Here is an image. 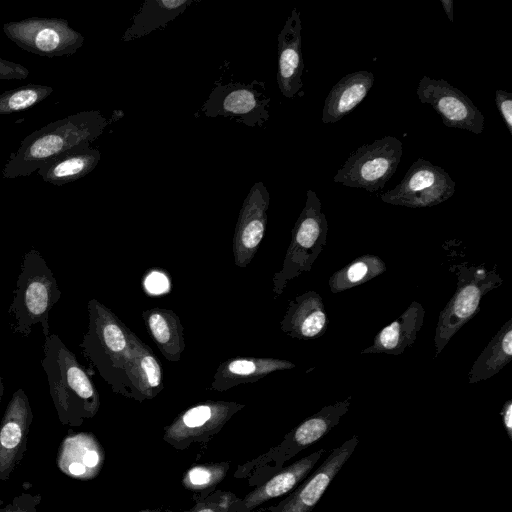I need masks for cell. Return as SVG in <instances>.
Masks as SVG:
<instances>
[{
  "label": "cell",
  "mask_w": 512,
  "mask_h": 512,
  "mask_svg": "<svg viewBox=\"0 0 512 512\" xmlns=\"http://www.w3.org/2000/svg\"><path fill=\"white\" fill-rule=\"evenodd\" d=\"M88 328L82 354L113 392L132 399L139 337L96 299L87 304Z\"/></svg>",
  "instance_id": "obj_1"
},
{
  "label": "cell",
  "mask_w": 512,
  "mask_h": 512,
  "mask_svg": "<svg viewBox=\"0 0 512 512\" xmlns=\"http://www.w3.org/2000/svg\"><path fill=\"white\" fill-rule=\"evenodd\" d=\"M109 121L100 111L89 110L53 121L27 135L6 161L5 179L27 177L44 163L74 146L92 143L102 135Z\"/></svg>",
  "instance_id": "obj_2"
},
{
  "label": "cell",
  "mask_w": 512,
  "mask_h": 512,
  "mask_svg": "<svg viewBox=\"0 0 512 512\" xmlns=\"http://www.w3.org/2000/svg\"><path fill=\"white\" fill-rule=\"evenodd\" d=\"M41 366L59 421L77 427L93 418L100 408L99 393L88 373L57 334L43 345Z\"/></svg>",
  "instance_id": "obj_3"
},
{
  "label": "cell",
  "mask_w": 512,
  "mask_h": 512,
  "mask_svg": "<svg viewBox=\"0 0 512 512\" xmlns=\"http://www.w3.org/2000/svg\"><path fill=\"white\" fill-rule=\"evenodd\" d=\"M60 297L61 291L51 269L39 251L30 249L23 256L8 308L14 318L13 333L28 337L33 326L40 325L44 337H48L51 334L49 313Z\"/></svg>",
  "instance_id": "obj_4"
},
{
  "label": "cell",
  "mask_w": 512,
  "mask_h": 512,
  "mask_svg": "<svg viewBox=\"0 0 512 512\" xmlns=\"http://www.w3.org/2000/svg\"><path fill=\"white\" fill-rule=\"evenodd\" d=\"M352 396L342 401L326 405L318 412L306 418L291 431L275 447L257 458L239 465L234 476L247 478L250 486L255 487L302 450L325 437L348 412Z\"/></svg>",
  "instance_id": "obj_5"
},
{
  "label": "cell",
  "mask_w": 512,
  "mask_h": 512,
  "mask_svg": "<svg viewBox=\"0 0 512 512\" xmlns=\"http://www.w3.org/2000/svg\"><path fill=\"white\" fill-rule=\"evenodd\" d=\"M455 268L456 290L438 316L434 358L440 355L452 337L479 312L482 298L503 284L496 268L488 270L484 266L465 264Z\"/></svg>",
  "instance_id": "obj_6"
},
{
  "label": "cell",
  "mask_w": 512,
  "mask_h": 512,
  "mask_svg": "<svg viewBox=\"0 0 512 512\" xmlns=\"http://www.w3.org/2000/svg\"><path fill=\"white\" fill-rule=\"evenodd\" d=\"M328 221L313 190L306 193L304 207L291 232V241L281 269L273 276V293L281 295L288 282L312 269L327 243Z\"/></svg>",
  "instance_id": "obj_7"
},
{
  "label": "cell",
  "mask_w": 512,
  "mask_h": 512,
  "mask_svg": "<svg viewBox=\"0 0 512 512\" xmlns=\"http://www.w3.org/2000/svg\"><path fill=\"white\" fill-rule=\"evenodd\" d=\"M271 97L266 83H248L220 76L208 98L194 114L196 117H223L250 128H262L269 120Z\"/></svg>",
  "instance_id": "obj_8"
},
{
  "label": "cell",
  "mask_w": 512,
  "mask_h": 512,
  "mask_svg": "<svg viewBox=\"0 0 512 512\" xmlns=\"http://www.w3.org/2000/svg\"><path fill=\"white\" fill-rule=\"evenodd\" d=\"M402 153V142L398 138L384 136L356 149L333 180L347 187L377 192L396 172Z\"/></svg>",
  "instance_id": "obj_9"
},
{
  "label": "cell",
  "mask_w": 512,
  "mask_h": 512,
  "mask_svg": "<svg viewBox=\"0 0 512 512\" xmlns=\"http://www.w3.org/2000/svg\"><path fill=\"white\" fill-rule=\"evenodd\" d=\"M4 34L24 51L53 58L75 54L83 45V35L66 19L30 17L3 25Z\"/></svg>",
  "instance_id": "obj_10"
},
{
  "label": "cell",
  "mask_w": 512,
  "mask_h": 512,
  "mask_svg": "<svg viewBox=\"0 0 512 512\" xmlns=\"http://www.w3.org/2000/svg\"><path fill=\"white\" fill-rule=\"evenodd\" d=\"M456 183L440 166L418 158L393 189L383 193L384 203L408 208H428L450 199Z\"/></svg>",
  "instance_id": "obj_11"
},
{
  "label": "cell",
  "mask_w": 512,
  "mask_h": 512,
  "mask_svg": "<svg viewBox=\"0 0 512 512\" xmlns=\"http://www.w3.org/2000/svg\"><path fill=\"white\" fill-rule=\"evenodd\" d=\"M244 404L208 400L188 408L164 428L163 440L177 450L206 443L218 434Z\"/></svg>",
  "instance_id": "obj_12"
},
{
  "label": "cell",
  "mask_w": 512,
  "mask_h": 512,
  "mask_svg": "<svg viewBox=\"0 0 512 512\" xmlns=\"http://www.w3.org/2000/svg\"><path fill=\"white\" fill-rule=\"evenodd\" d=\"M416 95L422 104H429L449 128H458L474 134L484 129V115L470 98L444 79L423 76Z\"/></svg>",
  "instance_id": "obj_13"
},
{
  "label": "cell",
  "mask_w": 512,
  "mask_h": 512,
  "mask_svg": "<svg viewBox=\"0 0 512 512\" xmlns=\"http://www.w3.org/2000/svg\"><path fill=\"white\" fill-rule=\"evenodd\" d=\"M359 443L353 435L334 448L320 466L311 472L294 490L267 512H312L338 472L352 456Z\"/></svg>",
  "instance_id": "obj_14"
},
{
  "label": "cell",
  "mask_w": 512,
  "mask_h": 512,
  "mask_svg": "<svg viewBox=\"0 0 512 512\" xmlns=\"http://www.w3.org/2000/svg\"><path fill=\"white\" fill-rule=\"evenodd\" d=\"M33 421L29 399L22 388L17 389L0 422V480H9L27 449V438Z\"/></svg>",
  "instance_id": "obj_15"
},
{
  "label": "cell",
  "mask_w": 512,
  "mask_h": 512,
  "mask_svg": "<svg viewBox=\"0 0 512 512\" xmlns=\"http://www.w3.org/2000/svg\"><path fill=\"white\" fill-rule=\"evenodd\" d=\"M269 203L268 189L256 182L243 201L233 236L234 262L240 268L249 265L264 237Z\"/></svg>",
  "instance_id": "obj_16"
},
{
  "label": "cell",
  "mask_w": 512,
  "mask_h": 512,
  "mask_svg": "<svg viewBox=\"0 0 512 512\" xmlns=\"http://www.w3.org/2000/svg\"><path fill=\"white\" fill-rule=\"evenodd\" d=\"M276 80L281 94L296 97L303 88L302 22L300 12L293 8L277 36Z\"/></svg>",
  "instance_id": "obj_17"
},
{
  "label": "cell",
  "mask_w": 512,
  "mask_h": 512,
  "mask_svg": "<svg viewBox=\"0 0 512 512\" xmlns=\"http://www.w3.org/2000/svg\"><path fill=\"white\" fill-rule=\"evenodd\" d=\"M104 461L105 451L94 434L70 431L60 443L56 463L65 475L86 481L99 475Z\"/></svg>",
  "instance_id": "obj_18"
},
{
  "label": "cell",
  "mask_w": 512,
  "mask_h": 512,
  "mask_svg": "<svg viewBox=\"0 0 512 512\" xmlns=\"http://www.w3.org/2000/svg\"><path fill=\"white\" fill-rule=\"evenodd\" d=\"M325 452L321 448L272 474L239 499L236 512H251L271 499L290 493L312 472Z\"/></svg>",
  "instance_id": "obj_19"
},
{
  "label": "cell",
  "mask_w": 512,
  "mask_h": 512,
  "mask_svg": "<svg viewBox=\"0 0 512 512\" xmlns=\"http://www.w3.org/2000/svg\"><path fill=\"white\" fill-rule=\"evenodd\" d=\"M328 325L323 299L316 291H306L290 300L280 321L281 331L299 340L321 337Z\"/></svg>",
  "instance_id": "obj_20"
},
{
  "label": "cell",
  "mask_w": 512,
  "mask_h": 512,
  "mask_svg": "<svg viewBox=\"0 0 512 512\" xmlns=\"http://www.w3.org/2000/svg\"><path fill=\"white\" fill-rule=\"evenodd\" d=\"M425 319V309L419 302L412 301L408 308L389 325L382 328L373 338L370 346L361 354L385 353L393 356L401 355L404 350L414 344Z\"/></svg>",
  "instance_id": "obj_21"
},
{
  "label": "cell",
  "mask_w": 512,
  "mask_h": 512,
  "mask_svg": "<svg viewBox=\"0 0 512 512\" xmlns=\"http://www.w3.org/2000/svg\"><path fill=\"white\" fill-rule=\"evenodd\" d=\"M294 367L291 361L271 357L228 359L217 367L210 389L223 392L241 384L259 381L273 372Z\"/></svg>",
  "instance_id": "obj_22"
},
{
  "label": "cell",
  "mask_w": 512,
  "mask_h": 512,
  "mask_svg": "<svg viewBox=\"0 0 512 512\" xmlns=\"http://www.w3.org/2000/svg\"><path fill=\"white\" fill-rule=\"evenodd\" d=\"M374 74L366 70L343 76L329 91L322 110L323 123H336L354 110L374 84Z\"/></svg>",
  "instance_id": "obj_23"
},
{
  "label": "cell",
  "mask_w": 512,
  "mask_h": 512,
  "mask_svg": "<svg viewBox=\"0 0 512 512\" xmlns=\"http://www.w3.org/2000/svg\"><path fill=\"white\" fill-rule=\"evenodd\" d=\"M100 158L98 149L83 143L44 163L37 173L45 182L62 186L89 174L96 168Z\"/></svg>",
  "instance_id": "obj_24"
},
{
  "label": "cell",
  "mask_w": 512,
  "mask_h": 512,
  "mask_svg": "<svg viewBox=\"0 0 512 512\" xmlns=\"http://www.w3.org/2000/svg\"><path fill=\"white\" fill-rule=\"evenodd\" d=\"M142 318L161 354L170 362H178L186 347L179 316L171 309L154 307L144 310Z\"/></svg>",
  "instance_id": "obj_25"
},
{
  "label": "cell",
  "mask_w": 512,
  "mask_h": 512,
  "mask_svg": "<svg viewBox=\"0 0 512 512\" xmlns=\"http://www.w3.org/2000/svg\"><path fill=\"white\" fill-rule=\"evenodd\" d=\"M194 0H146L134 13L122 41L128 42L164 29L180 16Z\"/></svg>",
  "instance_id": "obj_26"
},
{
  "label": "cell",
  "mask_w": 512,
  "mask_h": 512,
  "mask_svg": "<svg viewBox=\"0 0 512 512\" xmlns=\"http://www.w3.org/2000/svg\"><path fill=\"white\" fill-rule=\"evenodd\" d=\"M512 360V318H509L472 364L468 382L474 384L499 373Z\"/></svg>",
  "instance_id": "obj_27"
},
{
  "label": "cell",
  "mask_w": 512,
  "mask_h": 512,
  "mask_svg": "<svg viewBox=\"0 0 512 512\" xmlns=\"http://www.w3.org/2000/svg\"><path fill=\"white\" fill-rule=\"evenodd\" d=\"M163 389L162 369L152 349L141 339L137 345L132 399L149 400Z\"/></svg>",
  "instance_id": "obj_28"
},
{
  "label": "cell",
  "mask_w": 512,
  "mask_h": 512,
  "mask_svg": "<svg viewBox=\"0 0 512 512\" xmlns=\"http://www.w3.org/2000/svg\"><path fill=\"white\" fill-rule=\"evenodd\" d=\"M386 271L385 262L377 255L363 254L335 271L328 280L332 293H340L381 275Z\"/></svg>",
  "instance_id": "obj_29"
},
{
  "label": "cell",
  "mask_w": 512,
  "mask_h": 512,
  "mask_svg": "<svg viewBox=\"0 0 512 512\" xmlns=\"http://www.w3.org/2000/svg\"><path fill=\"white\" fill-rule=\"evenodd\" d=\"M229 468V462L196 464L183 474L182 486L197 493L198 496L208 495L225 479Z\"/></svg>",
  "instance_id": "obj_30"
},
{
  "label": "cell",
  "mask_w": 512,
  "mask_h": 512,
  "mask_svg": "<svg viewBox=\"0 0 512 512\" xmlns=\"http://www.w3.org/2000/svg\"><path fill=\"white\" fill-rule=\"evenodd\" d=\"M54 91L46 85L27 84L0 94V115H8L35 106Z\"/></svg>",
  "instance_id": "obj_31"
},
{
  "label": "cell",
  "mask_w": 512,
  "mask_h": 512,
  "mask_svg": "<svg viewBox=\"0 0 512 512\" xmlns=\"http://www.w3.org/2000/svg\"><path fill=\"white\" fill-rule=\"evenodd\" d=\"M240 497L229 491L216 489L205 496H198L195 504L183 512H236Z\"/></svg>",
  "instance_id": "obj_32"
},
{
  "label": "cell",
  "mask_w": 512,
  "mask_h": 512,
  "mask_svg": "<svg viewBox=\"0 0 512 512\" xmlns=\"http://www.w3.org/2000/svg\"><path fill=\"white\" fill-rule=\"evenodd\" d=\"M41 500L40 494L21 493L11 502L0 500V512H39Z\"/></svg>",
  "instance_id": "obj_33"
},
{
  "label": "cell",
  "mask_w": 512,
  "mask_h": 512,
  "mask_svg": "<svg viewBox=\"0 0 512 512\" xmlns=\"http://www.w3.org/2000/svg\"><path fill=\"white\" fill-rule=\"evenodd\" d=\"M495 103L509 133L512 135V94L505 90H496Z\"/></svg>",
  "instance_id": "obj_34"
},
{
  "label": "cell",
  "mask_w": 512,
  "mask_h": 512,
  "mask_svg": "<svg viewBox=\"0 0 512 512\" xmlns=\"http://www.w3.org/2000/svg\"><path fill=\"white\" fill-rule=\"evenodd\" d=\"M29 73L23 65L0 58V80H22Z\"/></svg>",
  "instance_id": "obj_35"
},
{
  "label": "cell",
  "mask_w": 512,
  "mask_h": 512,
  "mask_svg": "<svg viewBox=\"0 0 512 512\" xmlns=\"http://www.w3.org/2000/svg\"><path fill=\"white\" fill-rule=\"evenodd\" d=\"M145 287L150 293L160 294L167 290L168 280L164 274L153 271L146 277Z\"/></svg>",
  "instance_id": "obj_36"
},
{
  "label": "cell",
  "mask_w": 512,
  "mask_h": 512,
  "mask_svg": "<svg viewBox=\"0 0 512 512\" xmlns=\"http://www.w3.org/2000/svg\"><path fill=\"white\" fill-rule=\"evenodd\" d=\"M500 416L502 420L503 427L506 431L508 438L512 441V400L508 399L504 402Z\"/></svg>",
  "instance_id": "obj_37"
},
{
  "label": "cell",
  "mask_w": 512,
  "mask_h": 512,
  "mask_svg": "<svg viewBox=\"0 0 512 512\" xmlns=\"http://www.w3.org/2000/svg\"><path fill=\"white\" fill-rule=\"evenodd\" d=\"M440 3L442 5L443 10H444L446 16L448 17L449 21L453 22V16H454L453 1L452 0H441Z\"/></svg>",
  "instance_id": "obj_38"
},
{
  "label": "cell",
  "mask_w": 512,
  "mask_h": 512,
  "mask_svg": "<svg viewBox=\"0 0 512 512\" xmlns=\"http://www.w3.org/2000/svg\"><path fill=\"white\" fill-rule=\"evenodd\" d=\"M138 512H174L169 509L156 508V509H143Z\"/></svg>",
  "instance_id": "obj_39"
},
{
  "label": "cell",
  "mask_w": 512,
  "mask_h": 512,
  "mask_svg": "<svg viewBox=\"0 0 512 512\" xmlns=\"http://www.w3.org/2000/svg\"><path fill=\"white\" fill-rule=\"evenodd\" d=\"M3 393H4L3 377L0 376V405H1L2 397H3Z\"/></svg>",
  "instance_id": "obj_40"
}]
</instances>
